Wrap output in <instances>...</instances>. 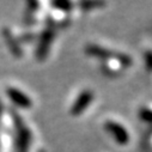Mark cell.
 <instances>
[{"label": "cell", "mask_w": 152, "mask_h": 152, "mask_svg": "<svg viewBox=\"0 0 152 152\" xmlns=\"http://www.w3.org/2000/svg\"><path fill=\"white\" fill-rule=\"evenodd\" d=\"M104 127H105V129L114 137V139H115L119 144L125 145V144L128 142V140H129L128 133L125 129V127L121 126L120 124H116L114 121H107Z\"/></svg>", "instance_id": "obj_1"}, {"label": "cell", "mask_w": 152, "mask_h": 152, "mask_svg": "<svg viewBox=\"0 0 152 152\" xmlns=\"http://www.w3.org/2000/svg\"><path fill=\"white\" fill-rule=\"evenodd\" d=\"M140 118L147 122H152V105L145 107L140 111Z\"/></svg>", "instance_id": "obj_5"}, {"label": "cell", "mask_w": 152, "mask_h": 152, "mask_svg": "<svg viewBox=\"0 0 152 152\" xmlns=\"http://www.w3.org/2000/svg\"><path fill=\"white\" fill-rule=\"evenodd\" d=\"M146 61H147V66H148V68H152V53L147 54Z\"/></svg>", "instance_id": "obj_6"}, {"label": "cell", "mask_w": 152, "mask_h": 152, "mask_svg": "<svg viewBox=\"0 0 152 152\" xmlns=\"http://www.w3.org/2000/svg\"><path fill=\"white\" fill-rule=\"evenodd\" d=\"M94 99V94L90 91H84L80 94V96L77 98L74 105L71 109V114L73 115H79V114L86 109V107L89 105V103Z\"/></svg>", "instance_id": "obj_2"}, {"label": "cell", "mask_w": 152, "mask_h": 152, "mask_svg": "<svg viewBox=\"0 0 152 152\" xmlns=\"http://www.w3.org/2000/svg\"><path fill=\"white\" fill-rule=\"evenodd\" d=\"M52 40H53V32H52V31H46V32L43 34V37L41 39V45H40L39 52H37V54H39L40 58L46 56V54H47V52H48V49H49L48 47H49Z\"/></svg>", "instance_id": "obj_4"}, {"label": "cell", "mask_w": 152, "mask_h": 152, "mask_svg": "<svg viewBox=\"0 0 152 152\" xmlns=\"http://www.w3.org/2000/svg\"><path fill=\"white\" fill-rule=\"evenodd\" d=\"M7 94H9V97L12 99V102L18 104L19 107H22V108H30L31 107V99L26 95L20 92L19 90L10 88V89H7Z\"/></svg>", "instance_id": "obj_3"}, {"label": "cell", "mask_w": 152, "mask_h": 152, "mask_svg": "<svg viewBox=\"0 0 152 152\" xmlns=\"http://www.w3.org/2000/svg\"><path fill=\"white\" fill-rule=\"evenodd\" d=\"M151 134H152V133H151ZM150 142H151V145H152V135L150 137Z\"/></svg>", "instance_id": "obj_7"}]
</instances>
